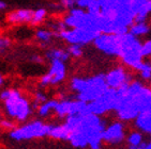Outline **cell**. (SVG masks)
Returning a JSON list of instances; mask_svg holds the SVG:
<instances>
[{"label":"cell","mask_w":151,"mask_h":149,"mask_svg":"<svg viewBox=\"0 0 151 149\" xmlns=\"http://www.w3.org/2000/svg\"><path fill=\"white\" fill-rule=\"evenodd\" d=\"M151 104V89L140 81H132L117 89V116L121 121H134L142 109Z\"/></svg>","instance_id":"1"},{"label":"cell","mask_w":151,"mask_h":149,"mask_svg":"<svg viewBox=\"0 0 151 149\" xmlns=\"http://www.w3.org/2000/svg\"><path fill=\"white\" fill-rule=\"evenodd\" d=\"M64 123H67L70 130L78 129L86 136L88 147L90 149H101L105 123L100 117V115L92 113L85 115H70L65 117Z\"/></svg>","instance_id":"2"},{"label":"cell","mask_w":151,"mask_h":149,"mask_svg":"<svg viewBox=\"0 0 151 149\" xmlns=\"http://www.w3.org/2000/svg\"><path fill=\"white\" fill-rule=\"evenodd\" d=\"M71 89L77 93L75 99L84 102H91L101 97L108 89L105 74H99L89 78L74 77L70 82Z\"/></svg>","instance_id":"3"},{"label":"cell","mask_w":151,"mask_h":149,"mask_svg":"<svg viewBox=\"0 0 151 149\" xmlns=\"http://www.w3.org/2000/svg\"><path fill=\"white\" fill-rule=\"evenodd\" d=\"M0 99L3 101L6 115L12 119L23 123L31 115L32 103L18 89H3L0 93Z\"/></svg>","instance_id":"4"},{"label":"cell","mask_w":151,"mask_h":149,"mask_svg":"<svg viewBox=\"0 0 151 149\" xmlns=\"http://www.w3.org/2000/svg\"><path fill=\"white\" fill-rule=\"evenodd\" d=\"M142 44L138 37L134 36L130 32L121 35V44H120V55L118 57L122 63L130 68L138 70L144 57L142 55Z\"/></svg>","instance_id":"5"},{"label":"cell","mask_w":151,"mask_h":149,"mask_svg":"<svg viewBox=\"0 0 151 149\" xmlns=\"http://www.w3.org/2000/svg\"><path fill=\"white\" fill-rule=\"evenodd\" d=\"M50 129V123H44L42 121H32L11 130L9 132V136L10 138L16 142L33 140V138H42L48 136Z\"/></svg>","instance_id":"6"},{"label":"cell","mask_w":151,"mask_h":149,"mask_svg":"<svg viewBox=\"0 0 151 149\" xmlns=\"http://www.w3.org/2000/svg\"><path fill=\"white\" fill-rule=\"evenodd\" d=\"M100 33L96 31H91L87 29H81V28H68L65 30L56 33L55 36L60 37L67 43L71 44H77V45H87L94 40Z\"/></svg>","instance_id":"7"},{"label":"cell","mask_w":151,"mask_h":149,"mask_svg":"<svg viewBox=\"0 0 151 149\" xmlns=\"http://www.w3.org/2000/svg\"><path fill=\"white\" fill-rule=\"evenodd\" d=\"M117 106V89H109L96 100L88 102V112L96 115L106 114L107 112L115 111Z\"/></svg>","instance_id":"8"},{"label":"cell","mask_w":151,"mask_h":149,"mask_svg":"<svg viewBox=\"0 0 151 149\" xmlns=\"http://www.w3.org/2000/svg\"><path fill=\"white\" fill-rule=\"evenodd\" d=\"M122 35V34H121ZM121 35L113 33H100L92 43L96 48L111 57H119Z\"/></svg>","instance_id":"9"},{"label":"cell","mask_w":151,"mask_h":149,"mask_svg":"<svg viewBox=\"0 0 151 149\" xmlns=\"http://www.w3.org/2000/svg\"><path fill=\"white\" fill-rule=\"evenodd\" d=\"M67 76L65 62L60 60H50V67L48 72L40 79V85L45 87L48 85H56L61 83Z\"/></svg>","instance_id":"10"},{"label":"cell","mask_w":151,"mask_h":149,"mask_svg":"<svg viewBox=\"0 0 151 149\" xmlns=\"http://www.w3.org/2000/svg\"><path fill=\"white\" fill-rule=\"evenodd\" d=\"M105 81L109 89H118L131 82V76L124 67L118 66L105 74Z\"/></svg>","instance_id":"11"},{"label":"cell","mask_w":151,"mask_h":149,"mask_svg":"<svg viewBox=\"0 0 151 149\" xmlns=\"http://www.w3.org/2000/svg\"><path fill=\"white\" fill-rule=\"evenodd\" d=\"M125 138V128L121 121H115V123L105 127L103 132V142H106L111 145L122 143V140Z\"/></svg>","instance_id":"12"},{"label":"cell","mask_w":151,"mask_h":149,"mask_svg":"<svg viewBox=\"0 0 151 149\" xmlns=\"http://www.w3.org/2000/svg\"><path fill=\"white\" fill-rule=\"evenodd\" d=\"M33 10L19 9L10 12L6 15V21L12 25H23V23H30L33 17Z\"/></svg>","instance_id":"13"},{"label":"cell","mask_w":151,"mask_h":149,"mask_svg":"<svg viewBox=\"0 0 151 149\" xmlns=\"http://www.w3.org/2000/svg\"><path fill=\"white\" fill-rule=\"evenodd\" d=\"M134 123L140 132L151 134V104L138 113L136 118L134 119Z\"/></svg>","instance_id":"14"},{"label":"cell","mask_w":151,"mask_h":149,"mask_svg":"<svg viewBox=\"0 0 151 149\" xmlns=\"http://www.w3.org/2000/svg\"><path fill=\"white\" fill-rule=\"evenodd\" d=\"M71 130L67 126V123H59V125H50V129L48 132V136L54 140H69Z\"/></svg>","instance_id":"15"},{"label":"cell","mask_w":151,"mask_h":149,"mask_svg":"<svg viewBox=\"0 0 151 149\" xmlns=\"http://www.w3.org/2000/svg\"><path fill=\"white\" fill-rule=\"evenodd\" d=\"M69 142L73 147L75 148H85L88 147V140L83 133L78 129H73L71 130L70 136H69Z\"/></svg>","instance_id":"16"},{"label":"cell","mask_w":151,"mask_h":149,"mask_svg":"<svg viewBox=\"0 0 151 149\" xmlns=\"http://www.w3.org/2000/svg\"><path fill=\"white\" fill-rule=\"evenodd\" d=\"M45 57L48 59V60H60L62 62H67L69 59H70V53L68 52V50L65 49H61V48H54L50 49L48 51H46V55Z\"/></svg>","instance_id":"17"},{"label":"cell","mask_w":151,"mask_h":149,"mask_svg":"<svg viewBox=\"0 0 151 149\" xmlns=\"http://www.w3.org/2000/svg\"><path fill=\"white\" fill-rule=\"evenodd\" d=\"M129 32L134 36H142L150 32V26L147 23H133L129 28Z\"/></svg>","instance_id":"18"},{"label":"cell","mask_w":151,"mask_h":149,"mask_svg":"<svg viewBox=\"0 0 151 149\" xmlns=\"http://www.w3.org/2000/svg\"><path fill=\"white\" fill-rule=\"evenodd\" d=\"M57 102H58V101L56 100V99H50V100L47 99L46 101H44L43 103H41L38 108L39 116H40V117H43V118L47 117L52 112H54Z\"/></svg>","instance_id":"19"},{"label":"cell","mask_w":151,"mask_h":149,"mask_svg":"<svg viewBox=\"0 0 151 149\" xmlns=\"http://www.w3.org/2000/svg\"><path fill=\"white\" fill-rule=\"evenodd\" d=\"M127 142L129 144V149L131 148H136V147L142 146L144 143V136H142V132L138 131H133L128 135L127 138Z\"/></svg>","instance_id":"20"},{"label":"cell","mask_w":151,"mask_h":149,"mask_svg":"<svg viewBox=\"0 0 151 149\" xmlns=\"http://www.w3.org/2000/svg\"><path fill=\"white\" fill-rule=\"evenodd\" d=\"M54 36H55V32L48 29H39L35 32V38L43 45L50 43Z\"/></svg>","instance_id":"21"},{"label":"cell","mask_w":151,"mask_h":149,"mask_svg":"<svg viewBox=\"0 0 151 149\" xmlns=\"http://www.w3.org/2000/svg\"><path fill=\"white\" fill-rule=\"evenodd\" d=\"M46 16H47V12L45 9L41 8V9L35 10V11L33 12V17H32V20H31V23H30V25H32V26L40 25V23H42L44 20H45Z\"/></svg>","instance_id":"22"},{"label":"cell","mask_w":151,"mask_h":149,"mask_svg":"<svg viewBox=\"0 0 151 149\" xmlns=\"http://www.w3.org/2000/svg\"><path fill=\"white\" fill-rule=\"evenodd\" d=\"M137 72L140 74V77L144 80H151V63L150 62H142Z\"/></svg>","instance_id":"23"},{"label":"cell","mask_w":151,"mask_h":149,"mask_svg":"<svg viewBox=\"0 0 151 149\" xmlns=\"http://www.w3.org/2000/svg\"><path fill=\"white\" fill-rule=\"evenodd\" d=\"M68 52L70 53L71 57H81L84 55V50H83V46L81 45H77V44H71L70 46L68 47Z\"/></svg>","instance_id":"24"},{"label":"cell","mask_w":151,"mask_h":149,"mask_svg":"<svg viewBox=\"0 0 151 149\" xmlns=\"http://www.w3.org/2000/svg\"><path fill=\"white\" fill-rule=\"evenodd\" d=\"M87 12L93 16H98L101 14V4L99 0H93L92 2H90V4L87 6Z\"/></svg>","instance_id":"25"},{"label":"cell","mask_w":151,"mask_h":149,"mask_svg":"<svg viewBox=\"0 0 151 149\" xmlns=\"http://www.w3.org/2000/svg\"><path fill=\"white\" fill-rule=\"evenodd\" d=\"M46 100H47L46 95L43 94L42 92H37L35 94V100L32 102V109H33V108H35V109H38L41 103H43L44 101H46Z\"/></svg>","instance_id":"26"},{"label":"cell","mask_w":151,"mask_h":149,"mask_svg":"<svg viewBox=\"0 0 151 149\" xmlns=\"http://www.w3.org/2000/svg\"><path fill=\"white\" fill-rule=\"evenodd\" d=\"M11 44H12V42L9 37L1 36V35H0V53L6 52V50L11 47Z\"/></svg>","instance_id":"27"},{"label":"cell","mask_w":151,"mask_h":149,"mask_svg":"<svg viewBox=\"0 0 151 149\" xmlns=\"http://www.w3.org/2000/svg\"><path fill=\"white\" fill-rule=\"evenodd\" d=\"M142 57H151V40H146L145 43L142 44Z\"/></svg>","instance_id":"28"},{"label":"cell","mask_w":151,"mask_h":149,"mask_svg":"<svg viewBox=\"0 0 151 149\" xmlns=\"http://www.w3.org/2000/svg\"><path fill=\"white\" fill-rule=\"evenodd\" d=\"M0 127L3 128V129L6 130H13L14 128H16V125L13 121L11 119H0Z\"/></svg>","instance_id":"29"},{"label":"cell","mask_w":151,"mask_h":149,"mask_svg":"<svg viewBox=\"0 0 151 149\" xmlns=\"http://www.w3.org/2000/svg\"><path fill=\"white\" fill-rule=\"evenodd\" d=\"M61 6H63L64 9H73L76 6V0H60Z\"/></svg>","instance_id":"30"},{"label":"cell","mask_w":151,"mask_h":149,"mask_svg":"<svg viewBox=\"0 0 151 149\" xmlns=\"http://www.w3.org/2000/svg\"><path fill=\"white\" fill-rule=\"evenodd\" d=\"M93 0H76V6L81 9H87V6L92 2Z\"/></svg>","instance_id":"31"},{"label":"cell","mask_w":151,"mask_h":149,"mask_svg":"<svg viewBox=\"0 0 151 149\" xmlns=\"http://www.w3.org/2000/svg\"><path fill=\"white\" fill-rule=\"evenodd\" d=\"M6 8V3L0 0V11H1V10H4Z\"/></svg>","instance_id":"32"},{"label":"cell","mask_w":151,"mask_h":149,"mask_svg":"<svg viewBox=\"0 0 151 149\" xmlns=\"http://www.w3.org/2000/svg\"><path fill=\"white\" fill-rule=\"evenodd\" d=\"M4 83V77L2 76V74H0V86H2Z\"/></svg>","instance_id":"33"},{"label":"cell","mask_w":151,"mask_h":149,"mask_svg":"<svg viewBox=\"0 0 151 149\" xmlns=\"http://www.w3.org/2000/svg\"><path fill=\"white\" fill-rule=\"evenodd\" d=\"M131 149H147V147H146V143H145V144H142V146L136 147V148H131Z\"/></svg>","instance_id":"34"},{"label":"cell","mask_w":151,"mask_h":149,"mask_svg":"<svg viewBox=\"0 0 151 149\" xmlns=\"http://www.w3.org/2000/svg\"><path fill=\"white\" fill-rule=\"evenodd\" d=\"M146 147H147V149H151V140L149 142V143L146 144Z\"/></svg>","instance_id":"35"},{"label":"cell","mask_w":151,"mask_h":149,"mask_svg":"<svg viewBox=\"0 0 151 149\" xmlns=\"http://www.w3.org/2000/svg\"><path fill=\"white\" fill-rule=\"evenodd\" d=\"M0 119H2V115H1V113H0Z\"/></svg>","instance_id":"36"}]
</instances>
